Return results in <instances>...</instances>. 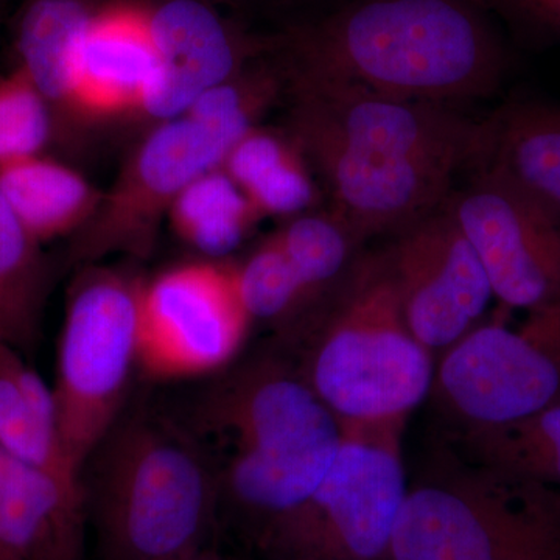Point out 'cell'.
I'll return each instance as SVG.
<instances>
[{
  "label": "cell",
  "instance_id": "6da1fadb",
  "mask_svg": "<svg viewBox=\"0 0 560 560\" xmlns=\"http://www.w3.org/2000/svg\"><path fill=\"white\" fill-rule=\"evenodd\" d=\"M180 420L208 452L226 514L259 544L318 488L342 427L278 345L219 372Z\"/></svg>",
  "mask_w": 560,
  "mask_h": 560
},
{
  "label": "cell",
  "instance_id": "7a4b0ae2",
  "mask_svg": "<svg viewBox=\"0 0 560 560\" xmlns=\"http://www.w3.org/2000/svg\"><path fill=\"white\" fill-rule=\"evenodd\" d=\"M275 51L290 72L442 105L489 97L508 68L480 0H341Z\"/></svg>",
  "mask_w": 560,
  "mask_h": 560
},
{
  "label": "cell",
  "instance_id": "3957f363",
  "mask_svg": "<svg viewBox=\"0 0 560 560\" xmlns=\"http://www.w3.org/2000/svg\"><path fill=\"white\" fill-rule=\"evenodd\" d=\"M103 560H183L220 518L208 452L180 420L125 407L81 471Z\"/></svg>",
  "mask_w": 560,
  "mask_h": 560
},
{
  "label": "cell",
  "instance_id": "277c9868",
  "mask_svg": "<svg viewBox=\"0 0 560 560\" xmlns=\"http://www.w3.org/2000/svg\"><path fill=\"white\" fill-rule=\"evenodd\" d=\"M341 427L405 422L433 388L436 361L401 312L388 250H361L340 285L278 335Z\"/></svg>",
  "mask_w": 560,
  "mask_h": 560
},
{
  "label": "cell",
  "instance_id": "5b68a950",
  "mask_svg": "<svg viewBox=\"0 0 560 560\" xmlns=\"http://www.w3.org/2000/svg\"><path fill=\"white\" fill-rule=\"evenodd\" d=\"M390 560H560V492L442 453L408 486Z\"/></svg>",
  "mask_w": 560,
  "mask_h": 560
},
{
  "label": "cell",
  "instance_id": "8992f818",
  "mask_svg": "<svg viewBox=\"0 0 560 560\" xmlns=\"http://www.w3.org/2000/svg\"><path fill=\"white\" fill-rule=\"evenodd\" d=\"M81 268L69 290L51 386L62 447L80 475L127 407L138 370L143 280L102 264Z\"/></svg>",
  "mask_w": 560,
  "mask_h": 560
},
{
  "label": "cell",
  "instance_id": "52a82bcc",
  "mask_svg": "<svg viewBox=\"0 0 560 560\" xmlns=\"http://www.w3.org/2000/svg\"><path fill=\"white\" fill-rule=\"evenodd\" d=\"M405 422L342 427L326 477L259 541L270 560H390L407 493Z\"/></svg>",
  "mask_w": 560,
  "mask_h": 560
},
{
  "label": "cell",
  "instance_id": "ba28073f",
  "mask_svg": "<svg viewBox=\"0 0 560 560\" xmlns=\"http://www.w3.org/2000/svg\"><path fill=\"white\" fill-rule=\"evenodd\" d=\"M283 73L291 98L287 130L320 136L363 153L438 162L458 172L474 167L480 154L481 121L451 105L287 69Z\"/></svg>",
  "mask_w": 560,
  "mask_h": 560
},
{
  "label": "cell",
  "instance_id": "9c48e42d",
  "mask_svg": "<svg viewBox=\"0 0 560 560\" xmlns=\"http://www.w3.org/2000/svg\"><path fill=\"white\" fill-rule=\"evenodd\" d=\"M431 394L455 431L504 425L560 401V311L529 312L518 329L481 323L445 350Z\"/></svg>",
  "mask_w": 560,
  "mask_h": 560
},
{
  "label": "cell",
  "instance_id": "30bf717a",
  "mask_svg": "<svg viewBox=\"0 0 560 560\" xmlns=\"http://www.w3.org/2000/svg\"><path fill=\"white\" fill-rule=\"evenodd\" d=\"M253 320L230 261H184L143 279L138 370L151 381L219 374L237 360Z\"/></svg>",
  "mask_w": 560,
  "mask_h": 560
},
{
  "label": "cell",
  "instance_id": "8fae6325",
  "mask_svg": "<svg viewBox=\"0 0 560 560\" xmlns=\"http://www.w3.org/2000/svg\"><path fill=\"white\" fill-rule=\"evenodd\" d=\"M224 156L226 151L186 116L160 121L131 151L94 215L73 235L70 260L86 267L109 256L149 257L180 191L220 167Z\"/></svg>",
  "mask_w": 560,
  "mask_h": 560
},
{
  "label": "cell",
  "instance_id": "7c38bea8",
  "mask_svg": "<svg viewBox=\"0 0 560 560\" xmlns=\"http://www.w3.org/2000/svg\"><path fill=\"white\" fill-rule=\"evenodd\" d=\"M447 206L508 308L560 311V210L500 176L471 171Z\"/></svg>",
  "mask_w": 560,
  "mask_h": 560
},
{
  "label": "cell",
  "instance_id": "4fadbf2b",
  "mask_svg": "<svg viewBox=\"0 0 560 560\" xmlns=\"http://www.w3.org/2000/svg\"><path fill=\"white\" fill-rule=\"evenodd\" d=\"M386 250L405 320L433 355L481 324L495 296L447 201L394 235Z\"/></svg>",
  "mask_w": 560,
  "mask_h": 560
},
{
  "label": "cell",
  "instance_id": "5bb4252c",
  "mask_svg": "<svg viewBox=\"0 0 560 560\" xmlns=\"http://www.w3.org/2000/svg\"><path fill=\"white\" fill-rule=\"evenodd\" d=\"M318 173L329 208L361 242L397 235L441 208L456 168L346 149L334 140L287 130Z\"/></svg>",
  "mask_w": 560,
  "mask_h": 560
},
{
  "label": "cell",
  "instance_id": "9a60e30c",
  "mask_svg": "<svg viewBox=\"0 0 560 560\" xmlns=\"http://www.w3.org/2000/svg\"><path fill=\"white\" fill-rule=\"evenodd\" d=\"M160 79L150 0H105L92 10L77 44L65 114L143 116Z\"/></svg>",
  "mask_w": 560,
  "mask_h": 560
},
{
  "label": "cell",
  "instance_id": "2e32d148",
  "mask_svg": "<svg viewBox=\"0 0 560 560\" xmlns=\"http://www.w3.org/2000/svg\"><path fill=\"white\" fill-rule=\"evenodd\" d=\"M150 25L161 79L143 116L158 121L184 116L202 92L237 75L246 61L275 46V39L245 38L205 0H154Z\"/></svg>",
  "mask_w": 560,
  "mask_h": 560
},
{
  "label": "cell",
  "instance_id": "e0dca14e",
  "mask_svg": "<svg viewBox=\"0 0 560 560\" xmlns=\"http://www.w3.org/2000/svg\"><path fill=\"white\" fill-rule=\"evenodd\" d=\"M83 489L0 445V560H83Z\"/></svg>",
  "mask_w": 560,
  "mask_h": 560
},
{
  "label": "cell",
  "instance_id": "ac0fdd59",
  "mask_svg": "<svg viewBox=\"0 0 560 560\" xmlns=\"http://www.w3.org/2000/svg\"><path fill=\"white\" fill-rule=\"evenodd\" d=\"M481 125L480 154L470 171L500 176L560 210V106L512 101Z\"/></svg>",
  "mask_w": 560,
  "mask_h": 560
},
{
  "label": "cell",
  "instance_id": "d6986e66",
  "mask_svg": "<svg viewBox=\"0 0 560 560\" xmlns=\"http://www.w3.org/2000/svg\"><path fill=\"white\" fill-rule=\"evenodd\" d=\"M0 445L18 459L83 489L60 436L54 388L24 360L21 350L0 342Z\"/></svg>",
  "mask_w": 560,
  "mask_h": 560
},
{
  "label": "cell",
  "instance_id": "ffe728a7",
  "mask_svg": "<svg viewBox=\"0 0 560 560\" xmlns=\"http://www.w3.org/2000/svg\"><path fill=\"white\" fill-rule=\"evenodd\" d=\"M0 197L36 242L75 235L98 208L103 191L44 154L0 165Z\"/></svg>",
  "mask_w": 560,
  "mask_h": 560
},
{
  "label": "cell",
  "instance_id": "44dd1931",
  "mask_svg": "<svg viewBox=\"0 0 560 560\" xmlns=\"http://www.w3.org/2000/svg\"><path fill=\"white\" fill-rule=\"evenodd\" d=\"M248 198L259 219L301 215L315 208L318 189L308 161L289 132L253 128L220 165Z\"/></svg>",
  "mask_w": 560,
  "mask_h": 560
},
{
  "label": "cell",
  "instance_id": "7402d4cb",
  "mask_svg": "<svg viewBox=\"0 0 560 560\" xmlns=\"http://www.w3.org/2000/svg\"><path fill=\"white\" fill-rule=\"evenodd\" d=\"M97 0H27L14 33L21 69L58 114L68 105L73 55Z\"/></svg>",
  "mask_w": 560,
  "mask_h": 560
},
{
  "label": "cell",
  "instance_id": "603a6c76",
  "mask_svg": "<svg viewBox=\"0 0 560 560\" xmlns=\"http://www.w3.org/2000/svg\"><path fill=\"white\" fill-rule=\"evenodd\" d=\"M456 436L464 458L560 492V401L528 418Z\"/></svg>",
  "mask_w": 560,
  "mask_h": 560
},
{
  "label": "cell",
  "instance_id": "cb8c5ba5",
  "mask_svg": "<svg viewBox=\"0 0 560 560\" xmlns=\"http://www.w3.org/2000/svg\"><path fill=\"white\" fill-rule=\"evenodd\" d=\"M49 287V265L0 197V342L32 349Z\"/></svg>",
  "mask_w": 560,
  "mask_h": 560
},
{
  "label": "cell",
  "instance_id": "d4e9b609",
  "mask_svg": "<svg viewBox=\"0 0 560 560\" xmlns=\"http://www.w3.org/2000/svg\"><path fill=\"white\" fill-rule=\"evenodd\" d=\"M168 220L178 237L205 259L223 260L260 219L237 184L217 167L184 187Z\"/></svg>",
  "mask_w": 560,
  "mask_h": 560
},
{
  "label": "cell",
  "instance_id": "484cf974",
  "mask_svg": "<svg viewBox=\"0 0 560 560\" xmlns=\"http://www.w3.org/2000/svg\"><path fill=\"white\" fill-rule=\"evenodd\" d=\"M275 237L307 293L308 313L340 285L364 243L330 209H312L291 217Z\"/></svg>",
  "mask_w": 560,
  "mask_h": 560
},
{
  "label": "cell",
  "instance_id": "4316f807",
  "mask_svg": "<svg viewBox=\"0 0 560 560\" xmlns=\"http://www.w3.org/2000/svg\"><path fill=\"white\" fill-rule=\"evenodd\" d=\"M238 296L249 319L285 334L308 311L311 301L275 234L241 261H230Z\"/></svg>",
  "mask_w": 560,
  "mask_h": 560
},
{
  "label": "cell",
  "instance_id": "83f0119b",
  "mask_svg": "<svg viewBox=\"0 0 560 560\" xmlns=\"http://www.w3.org/2000/svg\"><path fill=\"white\" fill-rule=\"evenodd\" d=\"M283 86V69L246 66L237 75L202 92L184 116L208 132L228 154L257 127L261 114L276 102Z\"/></svg>",
  "mask_w": 560,
  "mask_h": 560
},
{
  "label": "cell",
  "instance_id": "f1b7e54d",
  "mask_svg": "<svg viewBox=\"0 0 560 560\" xmlns=\"http://www.w3.org/2000/svg\"><path fill=\"white\" fill-rule=\"evenodd\" d=\"M55 121L49 103L21 69L0 77V165L43 154Z\"/></svg>",
  "mask_w": 560,
  "mask_h": 560
},
{
  "label": "cell",
  "instance_id": "f546056e",
  "mask_svg": "<svg viewBox=\"0 0 560 560\" xmlns=\"http://www.w3.org/2000/svg\"><path fill=\"white\" fill-rule=\"evenodd\" d=\"M515 27L533 35L559 36L560 0H480Z\"/></svg>",
  "mask_w": 560,
  "mask_h": 560
}]
</instances>
